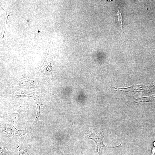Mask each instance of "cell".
<instances>
[{
  "mask_svg": "<svg viewBox=\"0 0 155 155\" xmlns=\"http://www.w3.org/2000/svg\"><path fill=\"white\" fill-rule=\"evenodd\" d=\"M89 139L94 140L96 145L97 151L99 155L101 149L103 147H106L108 148H115L116 146L113 147H109L104 145L103 143V136L101 133L98 132H94L92 133L87 135Z\"/></svg>",
  "mask_w": 155,
  "mask_h": 155,
  "instance_id": "6da1fadb",
  "label": "cell"
},
{
  "mask_svg": "<svg viewBox=\"0 0 155 155\" xmlns=\"http://www.w3.org/2000/svg\"><path fill=\"white\" fill-rule=\"evenodd\" d=\"M118 18L119 23L121 26V30L125 34L124 32L123 31L122 28V15L121 14V11L120 10L118 9Z\"/></svg>",
  "mask_w": 155,
  "mask_h": 155,
  "instance_id": "7a4b0ae2",
  "label": "cell"
},
{
  "mask_svg": "<svg viewBox=\"0 0 155 155\" xmlns=\"http://www.w3.org/2000/svg\"><path fill=\"white\" fill-rule=\"evenodd\" d=\"M19 155H32L27 152L23 150L22 148L18 147Z\"/></svg>",
  "mask_w": 155,
  "mask_h": 155,
  "instance_id": "3957f363",
  "label": "cell"
}]
</instances>
